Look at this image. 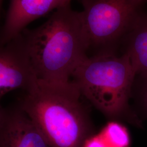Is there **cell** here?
<instances>
[{
    "instance_id": "6da1fadb",
    "label": "cell",
    "mask_w": 147,
    "mask_h": 147,
    "mask_svg": "<svg viewBox=\"0 0 147 147\" xmlns=\"http://www.w3.org/2000/svg\"><path fill=\"white\" fill-rule=\"evenodd\" d=\"M21 33L38 81L54 86L69 84L89 47L80 12L70 5L59 8L40 26Z\"/></svg>"
},
{
    "instance_id": "7a4b0ae2",
    "label": "cell",
    "mask_w": 147,
    "mask_h": 147,
    "mask_svg": "<svg viewBox=\"0 0 147 147\" xmlns=\"http://www.w3.org/2000/svg\"><path fill=\"white\" fill-rule=\"evenodd\" d=\"M81 94L72 81L53 86L38 81L34 87L25 92L18 106L51 147H84L91 136L92 127L80 102Z\"/></svg>"
},
{
    "instance_id": "3957f363",
    "label": "cell",
    "mask_w": 147,
    "mask_h": 147,
    "mask_svg": "<svg viewBox=\"0 0 147 147\" xmlns=\"http://www.w3.org/2000/svg\"><path fill=\"white\" fill-rule=\"evenodd\" d=\"M136 72L129 55L107 51L87 56L78 64L71 81L81 93L105 115L123 118L141 126L139 118L129 106Z\"/></svg>"
},
{
    "instance_id": "277c9868",
    "label": "cell",
    "mask_w": 147,
    "mask_h": 147,
    "mask_svg": "<svg viewBox=\"0 0 147 147\" xmlns=\"http://www.w3.org/2000/svg\"><path fill=\"white\" fill-rule=\"evenodd\" d=\"M89 47H109L126 38L142 15L146 0H80Z\"/></svg>"
},
{
    "instance_id": "5b68a950",
    "label": "cell",
    "mask_w": 147,
    "mask_h": 147,
    "mask_svg": "<svg viewBox=\"0 0 147 147\" xmlns=\"http://www.w3.org/2000/svg\"><path fill=\"white\" fill-rule=\"evenodd\" d=\"M38 83L22 33L6 43H0V104L2 98L11 91L24 92Z\"/></svg>"
},
{
    "instance_id": "8992f818",
    "label": "cell",
    "mask_w": 147,
    "mask_h": 147,
    "mask_svg": "<svg viewBox=\"0 0 147 147\" xmlns=\"http://www.w3.org/2000/svg\"><path fill=\"white\" fill-rule=\"evenodd\" d=\"M73 0H11L5 22L0 31V43L19 36L31 22L59 8L70 5Z\"/></svg>"
},
{
    "instance_id": "52a82bcc",
    "label": "cell",
    "mask_w": 147,
    "mask_h": 147,
    "mask_svg": "<svg viewBox=\"0 0 147 147\" xmlns=\"http://www.w3.org/2000/svg\"><path fill=\"white\" fill-rule=\"evenodd\" d=\"M0 147H51L26 113L17 106L4 109L0 121Z\"/></svg>"
},
{
    "instance_id": "ba28073f",
    "label": "cell",
    "mask_w": 147,
    "mask_h": 147,
    "mask_svg": "<svg viewBox=\"0 0 147 147\" xmlns=\"http://www.w3.org/2000/svg\"><path fill=\"white\" fill-rule=\"evenodd\" d=\"M127 38V49L137 75L147 74V14L143 13Z\"/></svg>"
},
{
    "instance_id": "9c48e42d",
    "label": "cell",
    "mask_w": 147,
    "mask_h": 147,
    "mask_svg": "<svg viewBox=\"0 0 147 147\" xmlns=\"http://www.w3.org/2000/svg\"><path fill=\"white\" fill-rule=\"evenodd\" d=\"M109 147H129L130 138L126 127L117 122H111L100 135Z\"/></svg>"
},
{
    "instance_id": "30bf717a",
    "label": "cell",
    "mask_w": 147,
    "mask_h": 147,
    "mask_svg": "<svg viewBox=\"0 0 147 147\" xmlns=\"http://www.w3.org/2000/svg\"><path fill=\"white\" fill-rule=\"evenodd\" d=\"M138 100L144 115L147 116V74L139 75Z\"/></svg>"
},
{
    "instance_id": "8fae6325",
    "label": "cell",
    "mask_w": 147,
    "mask_h": 147,
    "mask_svg": "<svg viewBox=\"0 0 147 147\" xmlns=\"http://www.w3.org/2000/svg\"><path fill=\"white\" fill-rule=\"evenodd\" d=\"M84 147H109L102 137L100 136L89 137L84 143Z\"/></svg>"
},
{
    "instance_id": "7c38bea8",
    "label": "cell",
    "mask_w": 147,
    "mask_h": 147,
    "mask_svg": "<svg viewBox=\"0 0 147 147\" xmlns=\"http://www.w3.org/2000/svg\"><path fill=\"white\" fill-rule=\"evenodd\" d=\"M3 111H4V109L1 106V105L0 104V121L2 118V117L3 115Z\"/></svg>"
},
{
    "instance_id": "4fadbf2b",
    "label": "cell",
    "mask_w": 147,
    "mask_h": 147,
    "mask_svg": "<svg viewBox=\"0 0 147 147\" xmlns=\"http://www.w3.org/2000/svg\"><path fill=\"white\" fill-rule=\"evenodd\" d=\"M2 1H3V0H0V11H1V5H2Z\"/></svg>"
},
{
    "instance_id": "5bb4252c",
    "label": "cell",
    "mask_w": 147,
    "mask_h": 147,
    "mask_svg": "<svg viewBox=\"0 0 147 147\" xmlns=\"http://www.w3.org/2000/svg\"><path fill=\"white\" fill-rule=\"evenodd\" d=\"M146 1H147V0H146Z\"/></svg>"
}]
</instances>
